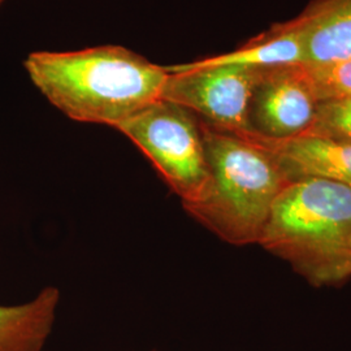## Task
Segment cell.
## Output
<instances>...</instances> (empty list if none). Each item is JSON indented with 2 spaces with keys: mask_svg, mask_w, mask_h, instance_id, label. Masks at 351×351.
<instances>
[{
  "mask_svg": "<svg viewBox=\"0 0 351 351\" xmlns=\"http://www.w3.org/2000/svg\"><path fill=\"white\" fill-rule=\"evenodd\" d=\"M33 85L66 117L116 128L162 97L167 66L121 46L37 51L26 58Z\"/></svg>",
  "mask_w": 351,
  "mask_h": 351,
  "instance_id": "obj_1",
  "label": "cell"
},
{
  "mask_svg": "<svg viewBox=\"0 0 351 351\" xmlns=\"http://www.w3.org/2000/svg\"><path fill=\"white\" fill-rule=\"evenodd\" d=\"M201 128L210 186L203 199L184 210L229 245H259L274 203L289 180L249 133L228 132L203 120Z\"/></svg>",
  "mask_w": 351,
  "mask_h": 351,
  "instance_id": "obj_2",
  "label": "cell"
},
{
  "mask_svg": "<svg viewBox=\"0 0 351 351\" xmlns=\"http://www.w3.org/2000/svg\"><path fill=\"white\" fill-rule=\"evenodd\" d=\"M351 189L326 178L290 180L259 245L316 287L351 278Z\"/></svg>",
  "mask_w": 351,
  "mask_h": 351,
  "instance_id": "obj_3",
  "label": "cell"
},
{
  "mask_svg": "<svg viewBox=\"0 0 351 351\" xmlns=\"http://www.w3.org/2000/svg\"><path fill=\"white\" fill-rule=\"evenodd\" d=\"M114 129L143 152L182 207L203 199L210 186V165L198 116L159 99Z\"/></svg>",
  "mask_w": 351,
  "mask_h": 351,
  "instance_id": "obj_4",
  "label": "cell"
},
{
  "mask_svg": "<svg viewBox=\"0 0 351 351\" xmlns=\"http://www.w3.org/2000/svg\"><path fill=\"white\" fill-rule=\"evenodd\" d=\"M167 71L160 99L186 108L219 129L251 133V101L264 69L190 62L167 66Z\"/></svg>",
  "mask_w": 351,
  "mask_h": 351,
  "instance_id": "obj_5",
  "label": "cell"
},
{
  "mask_svg": "<svg viewBox=\"0 0 351 351\" xmlns=\"http://www.w3.org/2000/svg\"><path fill=\"white\" fill-rule=\"evenodd\" d=\"M317 104L304 64L264 69L251 101V133L271 139L303 136L314 123Z\"/></svg>",
  "mask_w": 351,
  "mask_h": 351,
  "instance_id": "obj_6",
  "label": "cell"
},
{
  "mask_svg": "<svg viewBox=\"0 0 351 351\" xmlns=\"http://www.w3.org/2000/svg\"><path fill=\"white\" fill-rule=\"evenodd\" d=\"M249 134L274 156L289 181L319 177L351 189V145L307 134L287 139Z\"/></svg>",
  "mask_w": 351,
  "mask_h": 351,
  "instance_id": "obj_7",
  "label": "cell"
},
{
  "mask_svg": "<svg viewBox=\"0 0 351 351\" xmlns=\"http://www.w3.org/2000/svg\"><path fill=\"white\" fill-rule=\"evenodd\" d=\"M306 65L351 58V0H313L297 17Z\"/></svg>",
  "mask_w": 351,
  "mask_h": 351,
  "instance_id": "obj_8",
  "label": "cell"
},
{
  "mask_svg": "<svg viewBox=\"0 0 351 351\" xmlns=\"http://www.w3.org/2000/svg\"><path fill=\"white\" fill-rule=\"evenodd\" d=\"M60 302V290L46 287L30 301L0 304V351H43Z\"/></svg>",
  "mask_w": 351,
  "mask_h": 351,
  "instance_id": "obj_9",
  "label": "cell"
},
{
  "mask_svg": "<svg viewBox=\"0 0 351 351\" xmlns=\"http://www.w3.org/2000/svg\"><path fill=\"white\" fill-rule=\"evenodd\" d=\"M306 52L297 19L276 23L239 49L228 53L195 60L198 65H241L254 69H268L282 65L304 64Z\"/></svg>",
  "mask_w": 351,
  "mask_h": 351,
  "instance_id": "obj_10",
  "label": "cell"
},
{
  "mask_svg": "<svg viewBox=\"0 0 351 351\" xmlns=\"http://www.w3.org/2000/svg\"><path fill=\"white\" fill-rule=\"evenodd\" d=\"M306 66L317 101L351 98V58Z\"/></svg>",
  "mask_w": 351,
  "mask_h": 351,
  "instance_id": "obj_11",
  "label": "cell"
},
{
  "mask_svg": "<svg viewBox=\"0 0 351 351\" xmlns=\"http://www.w3.org/2000/svg\"><path fill=\"white\" fill-rule=\"evenodd\" d=\"M307 136L351 145V98L319 101Z\"/></svg>",
  "mask_w": 351,
  "mask_h": 351,
  "instance_id": "obj_12",
  "label": "cell"
},
{
  "mask_svg": "<svg viewBox=\"0 0 351 351\" xmlns=\"http://www.w3.org/2000/svg\"><path fill=\"white\" fill-rule=\"evenodd\" d=\"M1 1H3V0H0V4H1Z\"/></svg>",
  "mask_w": 351,
  "mask_h": 351,
  "instance_id": "obj_13",
  "label": "cell"
},
{
  "mask_svg": "<svg viewBox=\"0 0 351 351\" xmlns=\"http://www.w3.org/2000/svg\"><path fill=\"white\" fill-rule=\"evenodd\" d=\"M150 351H158V350H150Z\"/></svg>",
  "mask_w": 351,
  "mask_h": 351,
  "instance_id": "obj_14",
  "label": "cell"
},
{
  "mask_svg": "<svg viewBox=\"0 0 351 351\" xmlns=\"http://www.w3.org/2000/svg\"><path fill=\"white\" fill-rule=\"evenodd\" d=\"M350 250H351V243H350Z\"/></svg>",
  "mask_w": 351,
  "mask_h": 351,
  "instance_id": "obj_15",
  "label": "cell"
}]
</instances>
